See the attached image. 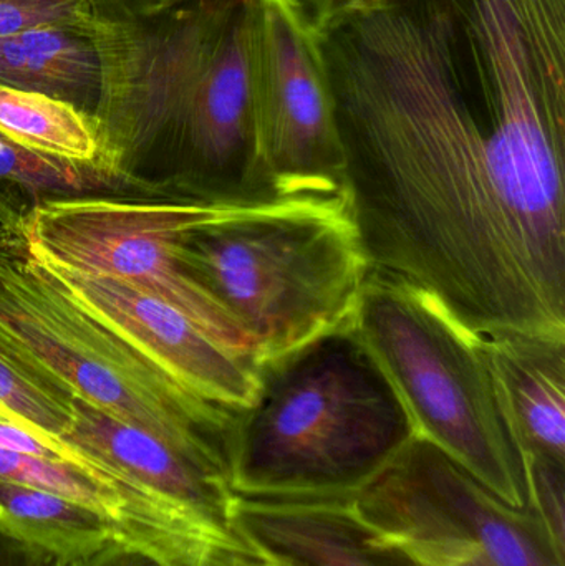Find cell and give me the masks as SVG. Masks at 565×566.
Here are the masks:
<instances>
[{
  "instance_id": "obj_1",
  "label": "cell",
  "mask_w": 565,
  "mask_h": 566,
  "mask_svg": "<svg viewBox=\"0 0 565 566\" xmlns=\"http://www.w3.org/2000/svg\"><path fill=\"white\" fill-rule=\"evenodd\" d=\"M318 36L372 271L427 290L478 335L565 338V119L481 92L431 0Z\"/></svg>"
},
{
  "instance_id": "obj_2",
  "label": "cell",
  "mask_w": 565,
  "mask_h": 566,
  "mask_svg": "<svg viewBox=\"0 0 565 566\" xmlns=\"http://www.w3.org/2000/svg\"><path fill=\"white\" fill-rule=\"evenodd\" d=\"M417 436L354 325L261 368L238 419L231 475L244 497L352 499Z\"/></svg>"
},
{
  "instance_id": "obj_3",
  "label": "cell",
  "mask_w": 565,
  "mask_h": 566,
  "mask_svg": "<svg viewBox=\"0 0 565 566\" xmlns=\"http://www.w3.org/2000/svg\"><path fill=\"white\" fill-rule=\"evenodd\" d=\"M181 259L261 368L350 328L372 271L345 195L241 202L189 231Z\"/></svg>"
},
{
  "instance_id": "obj_4",
  "label": "cell",
  "mask_w": 565,
  "mask_h": 566,
  "mask_svg": "<svg viewBox=\"0 0 565 566\" xmlns=\"http://www.w3.org/2000/svg\"><path fill=\"white\" fill-rule=\"evenodd\" d=\"M0 343L72 398L231 475L242 412L189 392L49 277L23 244L0 251Z\"/></svg>"
},
{
  "instance_id": "obj_5",
  "label": "cell",
  "mask_w": 565,
  "mask_h": 566,
  "mask_svg": "<svg viewBox=\"0 0 565 566\" xmlns=\"http://www.w3.org/2000/svg\"><path fill=\"white\" fill-rule=\"evenodd\" d=\"M354 329L400 395L415 432L514 509L527 462L504 415L483 336L420 286L370 271Z\"/></svg>"
},
{
  "instance_id": "obj_6",
  "label": "cell",
  "mask_w": 565,
  "mask_h": 566,
  "mask_svg": "<svg viewBox=\"0 0 565 566\" xmlns=\"http://www.w3.org/2000/svg\"><path fill=\"white\" fill-rule=\"evenodd\" d=\"M236 205L172 186L45 202L23 221V248L45 264L105 275L163 300L229 352L258 363L244 329L181 259L186 234Z\"/></svg>"
},
{
  "instance_id": "obj_7",
  "label": "cell",
  "mask_w": 565,
  "mask_h": 566,
  "mask_svg": "<svg viewBox=\"0 0 565 566\" xmlns=\"http://www.w3.org/2000/svg\"><path fill=\"white\" fill-rule=\"evenodd\" d=\"M352 504L420 566H565L531 505L511 507L420 436Z\"/></svg>"
},
{
  "instance_id": "obj_8",
  "label": "cell",
  "mask_w": 565,
  "mask_h": 566,
  "mask_svg": "<svg viewBox=\"0 0 565 566\" xmlns=\"http://www.w3.org/2000/svg\"><path fill=\"white\" fill-rule=\"evenodd\" d=\"M255 142L272 198L344 195L334 90L305 7L258 0Z\"/></svg>"
},
{
  "instance_id": "obj_9",
  "label": "cell",
  "mask_w": 565,
  "mask_h": 566,
  "mask_svg": "<svg viewBox=\"0 0 565 566\" xmlns=\"http://www.w3.org/2000/svg\"><path fill=\"white\" fill-rule=\"evenodd\" d=\"M258 0H241L182 118L166 185L232 202L272 201L255 142Z\"/></svg>"
},
{
  "instance_id": "obj_10",
  "label": "cell",
  "mask_w": 565,
  "mask_h": 566,
  "mask_svg": "<svg viewBox=\"0 0 565 566\" xmlns=\"http://www.w3.org/2000/svg\"><path fill=\"white\" fill-rule=\"evenodd\" d=\"M39 262L60 289L192 395L232 412L255 401L261 366L219 345L175 306L105 275Z\"/></svg>"
},
{
  "instance_id": "obj_11",
  "label": "cell",
  "mask_w": 565,
  "mask_h": 566,
  "mask_svg": "<svg viewBox=\"0 0 565 566\" xmlns=\"http://www.w3.org/2000/svg\"><path fill=\"white\" fill-rule=\"evenodd\" d=\"M234 525L272 566H420L360 517L352 499L238 495Z\"/></svg>"
},
{
  "instance_id": "obj_12",
  "label": "cell",
  "mask_w": 565,
  "mask_h": 566,
  "mask_svg": "<svg viewBox=\"0 0 565 566\" xmlns=\"http://www.w3.org/2000/svg\"><path fill=\"white\" fill-rule=\"evenodd\" d=\"M63 441L143 485L199 524L224 534L234 525L231 479L186 458L156 436L72 398V422Z\"/></svg>"
},
{
  "instance_id": "obj_13",
  "label": "cell",
  "mask_w": 565,
  "mask_h": 566,
  "mask_svg": "<svg viewBox=\"0 0 565 566\" xmlns=\"http://www.w3.org/2000/svg\"><path fill=\"white\" fill-rule=\"evenodd\" d=\"M483 343L527 468L565 469V338L501 333Z\"/></svg>"
},
{
  "instance_id": "obj_14",
  "label": "cell",
  "mask_w": 565,
  "mask_h": 566,
  "mask_svg": "<svg viewBox=\"0 0 565 566\" xmlns=\"http://www.w3.org/2000/svg\"><path fill=\"white\" fill-rule=\"evenodd\" d=\"M0 85L50 96L93 119L102 93V65L92 22L0 36Z\"/></svg>"
},
{
  "instance_id": "obj_15",
  "label": "cell",
  "mask_w": 565,
  "mask_h": 566,
  "mask_svg": "<svg viewBox=\"0 0 565 566\" xmlns=\"http://www.w3.org/2000/svg\"><path fill=\"white\" fill-rule=\"evenodd\" d=\"M106 168L25 148L0 135V222L22 238L27 216L45 202L126 195L156 188Z\"/></svg>"
},
{
  "instance_id": "obj_16",
  "label": "cell",
  "mask_w": 565,
  "mask_h": 566,
  "mask_svg": "<svg viewBox=\"0 0 565 566\" xmlns=\"http://www.w3.org/2000/svg\"><path fill=\"white\" fill-rule=\"evenodd\" d=\"M0 524L70 560L119 538L115 525L98 512L52 492L6 481H0Z\"/></svg>"
},
{
  "instance_id": "obj_17",
  "label": "cell",
  "mask_w": 565,
  "mask_h": 566,
  "mask_svg": "<svg viewBox=\"0 0 565 566\" xmlns=\"http://www.w3.org/2000/svg\"><path fill=\"white\" fill-rule=\"evenodd\" d=\"M0 135L72 161H98L95 123L72 105L0 85Z\"/></svg>"
},
{
  "instance_id": "obj_18",
  "label": "cell",
  "mask_w": 565,
  "mask_h": 566,
  "mask_svg": "<svg viewBox=\"0 0 565 566\" xmlns=\"http://www.w3.org/2000/svg\"><path fill=\"white\" fill-rule=\"evenodd\" d=\"M0 419L56 444L72 422V396L0 343Z\"/></svg>"
},
{
  "instance_id": "obj_19",
  "label": "cell",
  "mask_w": 565,
  "mask_h": 566,
  "mask_svg": "<svg viewBox=\"0 0 565 566\" xmlns=\"http://www.w3.org/2000/svg\"><path fill=\"white\" fill-rule=\"evenodd\" d=\"M92 0H0V36L45 25L90 23Z\"/></svg>"
},
{
  "instance_id": "obj_20",
  "label": "cell",
  "mask_w": 565,
  "mask_h": 566,
  "mask_svg": "<svg viewBox=\"0 0 565 566\" xmlns=\"http://www.w3.org/2000/svg\"><path fill=\"white\" fill-rule=\"evenodd\" d=\"M530 505L565 551V469L530 465Z\"/></svg>"
},
{
  "instance_id": "obj_21",
  "label": "cell",
  "mask_w": 565,
  "mask_h": 566,
  "mask_svg": "<svg viewBox=\"0 0 565 566\" xmlns=\"http://www.w3.org/2000/svg\"><path fill=\"white\" fill-rule=\"evenodd\" d=\"M75 562L27 542L0 524V566H75Z\"/></svg>"
},
{
  "instance_id": "obj_22",
  "label": "cell",
  "mask_w": 565,
  "mask_h": 566,
  "mask_svg": "<svg viewBox=\"0 0 565 566\" xmlns=\"http://www.w3.org/2000/svg\"><path fill=\"white\" fill-rule=\"evenodd\" d=\"M394 2L397 0H308L307 13L315 32L321 33L352 17Z\"/></svg>"
},
{
  "instance_id": "obj_23",
  "label": "cell",
  "mask_w": 565,
  "mask_h": 566,
  "mask_svg": "<svg viewBox=\"0 0 565 566\" xmlns=\"http://www.w3.org/2000/svg\"><path fill=\"white\" fill-rule=\"evenodd\" d=\"M75 566H168L155 555L115 538L86 557L79 558Z\"/></svg>"
},
{
  "instance_id": "obj_24",
  "label": "cell",
  "mask_w": 565,
  "mask_h": 566,
  "mask_svg": "<svg viewBox=\"0 0 565 566\" xmlns=\"http://www.w3.org/2000/svg\"><path fill=\"white\" fill-rule=\"evenodd\" d=\"M22 242L20 235H17L15 232L10 231V229H7L6 226L0 222V251L22 244Z\"/></svg>"
},
{
  "instance_id": "obj_25",
  "label": "cell",
  "mask_w": 565,
  "mask_h": 566,
  "mask_svg": "<svg viewBox=\"0 0 565 566\" xmlns=\"http://www.w3.org/2000/svg\"><path fill=\"white\" fill-rule=\"evenodd\" d=\"M295 2L301 3V6L305 7V10H307L308 0H295Z\"/></svg>"
}]
</instances>
